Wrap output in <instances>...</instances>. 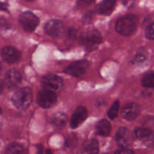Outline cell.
I'll use <instances>...</instances> for the list:
<instances>
[{"mask_svg":"<svg viewBox=\"0 0 154 154\" xmlns=\"http://www.w3.org/2000/svg\"><path fill=\"white\" fill-rule=\"evenodd\" d=\"M138 22V18L135 14H126L117 21L115 29L122 36H131L136 31Z\"/></svg>","mask_w":154,"mask_h":154,"instance_id":"obj_1","label":"cell"},{"mask_svg":"<svg viewBox=\"0 0 154 154\" xmlns=\"http://www.w3.org/2000/svg\"><path fill=\"white\" fill-rule=\"evenodd\" d=\"M32 99L33 95L31 88L24 87L17 89L14 92L12 97V102L17 109L23 110L32 104Z\"/></svg>","mask_w":154,"mask_h":154,"instance_id":"obj_2","label":"cell"},{"mask_svg":"<svg viewBox=\"0 0 154 154\" xmlns=\"http://www.w3.org/2000/svg\"><path fill=\"white\" fill-rule=\"evenodd\" d=\"M81 41L86 48L93 50L102 42V36L99 30L93 29L84 32L81 35Z\"/></svg>","mask_w":154,"mask_h":154,"instance_id":"obj_3","label":"cell"},{"mask_svg":"<svg viewBox=\"0 0 154 154\" xmlns=\"http://www.w3.org/2000/svg\"><path fill=\"white\" fill-rule=\"evenodd\" d=\"M63 79L58 75L53 74L45 75L41 81V85L44 90L50 91L54 93L60 91L63 87Z\"/></svg>","mask_w":154,"mask_h":154,"instance_id":"obj_4","label":"cell"},{"mask_svg":"<svg viewBox=\"0 0 154 154\" xmlns=\"http://www.w3.org/2000/svg\"><path fill=\"white\" fill-rule=\"evenodd\" d=\"M45 30L47 34L55 39H61L63 37L66 31L63 23L59 20H51L47 22Z\"/></svg>","mask_w":154,"mask_h":154,"instance_id":"obj_5","label":"cell"},{"mask_svg":"<svg viewBox=\"0 0 154 154\" xmlns=\"http://www.w3.org/2000/svg\"><path fill=\"white\" fill-rule=\"evenodd\" d=\"M19 21L23 30L27 32H32L39 24L38 18L30 11H26L21 14Z\"/></svg>","mask_w":154,"mask_h":154,"instance_id":"obj_6","label":"cell"},{"mask_svg":"<svg viewBox=\"0 0 154 154\" xmlns=\"http://www.w3.org/2000/svg\"><path fill=\"white\" fill-rule=\"evenodd\" d=\"M88 60H78L71 63L64 69V72L69 75L75 77H80L84 75L90 66Z\"/></svg>","mask_w":154,"mask_h":154,"instance_id":"obj_7","label":"cell"},{"mask_svg":"<svg viewBox=\"0 0 154 154\" xmlns=\"http://www.w3.org/2000/svg\"><path fill=\"white\" fill-rule=\"evenodd\" d=\"M36 101L41 107L45 109L51 108L57 101L56 93L47 90H42L38 93Z\"/></svg>","mask_w":154,"mask_h":154,"instance_id":"obj_8","label":"cell"},{"mask_svg":"<svg viewBox=\"0 0 154 154\" xmlns=\"http://www.w3.org/2000/svg\"><path fill=\"white\" fill-rule=\"evenodd\" d=\"M88 111L84 107H79L75 110L71 118L70 125L72 128H77L79 127L87 119Z\"/></svg>","mask_w":154,"mask_h":154,"instance_id":"obj_9","label":"cell"},{"mask_svg":"<svg viewBox=\"0 0 154 154\" xmlns=\"http://www.w3.org/2000/svg\"><path fill=\"white\" fill-rule=\"evenodd\" d=\"M116 140L117 144L123 148H126L131 145L132 137L129 130L126 128H120L118 129L116 134Z\"/></svg>","mask_w":154,"mask_h":154,"instance_id":"obj_10","label":"cell"},{"mask_svg":"<svg viewBox=\"0 0 154 154\" xmlns=\"http://www.w3.org/2000/svg\"><path fill=\"white\" fill-rule=\"evenodd\" d=\"M140 113V107L135 103H130L124 106L121 111V116L124 119L132 121L138 116Z\"/></svg>","mask_w":154,"mask_h":154,"instance_id":"obj_11","label":"cell"},{"mask_svg":"<svg viewBox=\"0 0 154 154\" xmlns=\"http://www.w3.org/2000/svg\"><path fill=\"white\" fill-rule=\"evenodd\" d=\"M1 55L6 63H13L19 60L20 57V53L14 47L5 46L2 50Z\"/></svg>","mask_w":154,"mask_h":154,"instance_id":"obj_12","label":"cell"},{"mask_svg":"<svg viewBox=\"0 0 154 154\" xmlns=\"http://www.w3.org/2000/svg\"><path fill=\"white\" fill-rule=\"evenodd\" d=\"M22 77L20 72L15 69H11L5 75V85L8 88H14L20 83Z\"/></svg>","mask_w":154,"mask_h":154,"instance_id":"obj_13","label":"cell"},{"mask_svg":"<svg viewBox=\"0 0 154 154\" xmlns=\"http://www.w3.org/2000/svg\"><path fill=\"white\" fill-rule=\"evenodd\" d=\"M99 143L95 139H91L84 142L81 147L80 154H98Z\"/></svg>","mask_w":154,"mask_h":154,"instance_id":"obj_14","label":"cell"},{"mask_svg":"<svg viewBox=\"0 0 154 154\" xmlns=\"http://www.w3.org/2000/svg\"><path fill=\"white\" fill-rule=\"evenodd\" d=\"M116 5L115 0H104L96 7L99 14L102 15H110L114 11Z\"/></svg>","mask_w":154,"mask_h":154,"instance_id":"obj_15","label":"cell"},{"mask_svg":"<svg viewBox=\"0 0 154 154\" xmlns=\"http://www.w3.org/2000/svg\"><path fill=\"white\" fill-rule=\"evenodd\" d=\"M111 130V124L106 119H102L96 125V133L101 136L109 135Z\"/></svg>","mask_w":154,"mask_h":154,"instance_id":"obj_16","label":"cell"},{"mask_svg":"<svg viewBox=\"0 0 154 154\" xmlns=\"http://www.w3.org/2000/svg\"><path fill=\"white\" fill-rule=\"evenodd\" d=\"M68 118L63 113H57L51 118V122L57 128H63L67 122Z\"/></svg>","mask_w":154,"mask_h":154,"instance_id":"obj_17","label":"cell"},{"mask_svg":"<svg viewBox=\"0 0 154 154\" xmlns=\"http://www.w3.org/2000/svg\"><path fill=\"white\" fill-rule=\"evenodd\" d=\"M153 131L148 128L146 127H140L137 128L134 131V137L138 139H146L148 137Z\"/></svg>","mask_w":154,"mask_h":154,"instance_id":"obj_18","label":"cell"},{"mask_svg":"<svg viewBox=\"0 0 154 154\" xmlns=\"http://www.w3.org/2000/svg\"><path fill=\"white\" fill-rule=\"evenodd\" d=\"M5 154H25L23 146L17 143H12L8 146Z\"/></svg>","mask_w":154,"mask_h":154,"instance_id":"obj_19","label":"cell"},{"mask_svg":"<svg viewBox=\"0 0 154 154\" xmlns=\"http://www.w3.org/2000/svg\"><path fill=\"white\" fill-rule=\"evenodd\" d=\"M142 85L145 88L154 87V72H148L144 74L141 79Z\"/></svg>","mask_w":154,"mask_h":154,"instance_id":"obj_20","label":"cell"},{"mask_svg":"<svg viewBox=\"0 0 154 154\" xmlns=\"http://www.w3.org/2000/svg\"><path fill=\"white\" fill-rule=\"evenodd\" d=\"M119 109H120V102L119 101H116L114 104H112L111 107H110L109 110L108 112V117L111 119H114L118 115Z\"/></svg>","mask_w":154,"mask_h":154,"instance_id":"obj_21","label":"cell"},{"mask_svg":"<svg viewBox=\"0 0 154 154\" xmlns=\"http://www.w3.org/2000/svg\"><path fill=\"white\" fill-rule=\"evenodd\" d=\"M146 59H147V54H146L145 51H144V50H141V51H138L135 58H134V61L135 63H139L144 62Z\"/></svg>","mask_w":154,"mask_h":154,"instance_id":"obj_22","label":"cell"},{"mask_svg":"<svg viewBox=\"0 0 154 154\" xmlns=\"http://www.w3.org/2000/svg\"><path fill=\"white\" fill-rule=\"evenodd\" d=\"M145 36L147 39L150 40H154V23L150 24L147 27L145 31Z\"/></svg>","mask_w":154,"mask_h":154,"instance_id":"obj_23","label":"cell"},{"mask_svg":"<svg viewBox=\"0 0 154 154\" xmlns=\"http://www.w3.org/2000/svg\"><path fill=\"white\" fill-rule=\"evenodd\" d=\"M93 0H78L77 1V7L78 8H84L87 7L92 3Z\"/></svg>","mask_w":154,"mask_h":154,"instance_id":"obj_24","label":"cell"},{"mask_svg":"<svg viewBox=\"0 0 154 154\" xmlns=\"http://www.w3.org/2000/svg\"><path fill=\"white\" fill-rule=\"evenodd\" d=\"M11 27V24L8 21L4 18H0V29L1 30H8Z\"/></svg>","mask_w":154,"mask_h":154,"instance_id":"obj_25","label":"cell"},{"mask_svg":"<svg viewBox=\"0 0 154 154\" xmlns=\"http://www.w3.org/2000/svg\"><path fill=\"white\" fill-rule=\"evenodd\" d=\"M114 154H134V152L132 149H126V148H122V149H117Z\"/></svg>","mask_w":154,"mask_h":154,"instance_id":"obj_26","label":"cell"},{"mask_svg":"<svg viewBox=\"0 0 154 154\" xmlns=\"http://www.w3.org/2000/svg\"><path fill=\"white\" fill-rule=\"evenodd\" d=\"M144 140H145V143L147 146H154V134H153V133H152V134H150L148 137H147V138L144 139Z\"/></svg>","mask_w":154,"mask_h":154,"instance_id":"obj_27","label":"cell"},{"mask_svg":"<svg viewBox=\"0 0 154 154\" xmlns=\"http://www.w3.org/2000/svg\"><path fill=\"white\" fill-rule=\"evenodd\" d=\"M92 18H93V13L91 11H90L85 14V16H84V21H87V22H90Z\"/></svg>","mask_w":154,"mask_h":154,"instance_id":"obj_28","label":"cell"},{"mask_svg":"<svg viewBox=\"0 0 154 154\" xmlns=\"http://www.w3.org/2000/svg\"><path fill=\"white\" fill-rule=\"evenodd\" d=\"M134 1H135V0H123V2L125 5L131 6L133 4Z\"/></svg>","mask_w":154,"mask_h":154,"instance_id":"obj_29","label":"cell"},{"mask_svg":"<svg viewBox=\"0 0 154 154\" xmlns=\"http://www.w3.org/2000/svg\"><path fill=\"white\" fill-rule=\"evenodd\" d=\"M3 88H4V83L2 81H0V95L3 91Z\"/></svg>","mask_w":154,"mask_h":154,"instance_id":"obj_30","label":"cell"},{"mask_svg":"<svg viewBox=\"0 0 154 154\" xmlns=\"http://www.w3.org/2000/svg\"><path fill=\"white\" fill-rule=\"evenodd\" d=\"M6 6L4 4H2V3L0 2V10H2V11H6Z\"/></svg>","mask_w":154,"mask_h":154,"instance_id":"obj_31","label":"cell"},{"mask_svg":"<svg viewBox=\"0 0 154 154\" xmlns=\"http://www.w3.org/2000/svg\"><path fill=\"white\" fill-rule=\"evenodd\" d=\"M2 65L1 62H0V74L2 73Z\"/></svg>","mask_w":154,"mask_h":154,"instance_id":"obj_32","label":"cell"},{"mask_svg":"<svg viewBox=\"0 0 154 154\" xmlns=\"http://www.w3.org/2000/svg\"><path fill=\"white\" fill-rule=\"evenodd\" d=\"M26 1H27V2H33V1H35V0H26Z\"/></svg>","mask_w":154,"mask_h":154,"instance_id":"obj_33","label":"cell"},{"mask_svg":"<svg viewBox=\"0 0 154 154\" xmlns=\"http://www.w3.org/2000/svg\"><path fill=\"white\" fill-rule=\"evenodd\" d=\"M1 113H2V110H1V108H0V114H1Z\"/></svg>","mask_w":154,"mask_h":154,"instance_id":"obj_34","label":"cell"}]
</instances>
